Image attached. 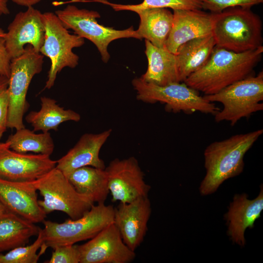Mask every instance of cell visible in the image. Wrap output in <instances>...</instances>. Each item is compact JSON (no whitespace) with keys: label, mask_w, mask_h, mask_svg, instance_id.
Segmentation results:
<instances>
[{"label":"cell","mask_w":263,"mask_h":263,"mask_svg":"<svg viewBox=\"0 0 263 263\" xmlns=\"http://www.w3.org/2000/svg\"><path fill=\"white\" fill-rule=\"evenodd\" d=\"M263 45L236 53L215 46L207 63L184 82L189 87L209 95L253 74L261 60Z\"/></svg>","instance_id":"6da1fadb"},{"label":"cell","mask_w":263,"mask_h":263,"mask_svg":"<svg viewBox=\"0 0 263 263\" xmlns=\"http://www.w3.org/2000/svg\"><path fill=\"white\" fill-rule=\"evenodd\" d=\"M263 133V130L259 129L235 134L206 147L204 153L206 174L199 188L202 195L215 192L225 180L243 171L244 155Z\"/></svg>","instance_id":"7a4b0ae2"},{"label":"cell","mask_w":263,"mask_h":263,"mask_svg":"<svg viewBox=\"0 0 263 263\" xmlns=\"http://www.w3.org/2000/svg\"><path fill=\"white\" fill-rule=\"evenodd\" d=\"M263 25L251 8L235 7L213 14L212 35L217 46L236 53L262 46Z\"/></svg>","instance_id":"3957f363"},{"label":"cell","mask_w":263,"mask_h":263,"mask_svg":"<svg viewBox=\"0 0 263 263\" xmlns=\"http://www.w3.org/2000/svg\"><path fill=\"white\" fill-rule=\"evenodd\" d=\"M203 97L210 102L223 105L215 115L217 122H229L231 126L243 118L263 110V72L252 75L225 87L219 92Z\"/></svg>","instance_id":"277c9868"},{"label":"cell","mask_w":263,"mask_h":263,"mask_svg":"<svg viewBox=\"0 0 263 263\" xmlns=\"http://www.w3.org/2000/svg\"><path fill=\"white\" fill-rule=\"evenodd\" d=\"M114 208L105 203L93 205L81 217L62 223L44 221V244L42 247L54 249L57 246L75 244L91 239L113 223Z\"/></svg>","instance_id":"5b68a950"},{"label":"cell","mask_w":263,"mask_h":263,"mask_svg":"<svg viewBox=\"0 0 263 263\" xmlns=\"http://www.w3.org/2000/svg\"><path fill=\"white\" fill-rule=\"evenodd\" d=\"M132 84L138 100L150 103H164L167 111L186 114L200 112L214 115L220 110L214 103L206 100L200 95L198 91L184 82L160 86L136 77L132 80Z\"/></svg>","instance_id":"8992f818"},{"label":"cell","mask_w":263,"mask_h":263,"mask_svg":"<svg viewBox=\"0 0 263 263\" xmlns=\"http://www.w3.org/2000/svg\"><path fill=\"white\" fill-rule=\"evenodd\" d=\"M43 17L45 35L39 53L51 61L44 87L50 89L63 69L74 68L78 65L79 56L73 50L82 46L85 41L83 38L70 34L55 13L46 12L43 13Z\"/></svg>","instance_id":"52a82bcc"},{"label":"cell","mask_w":263,"mask_h":263,"mask_svg":"<svg viewBox=\"0 0 263 263\" xmlns=\"http://www.w3.org/2000/svg\"><path fill=\"white\" fill-rule=\"evenodd\" d=\"M34 183L43 198L42 200H38V203L46 214L60 211L75 220L94 205L93 199L77 192L64 173L56 167Z\"/></svg>","instance_id":"ba28073f"},{"label":"cell","mask_w":263,"mask_h":263,"mask_svg":"<svg viewBox=\"0 0 263 263\" xmlns=\"http://www.w3.org/2000/svg\"><path fill=\"white\" fill-rule=\"evenodd\" d=\"M44 56L27 45L24 53L11 60L7 90L9 104L7 128L16 130L25 128L23 118L29 107L26 100L28 90L34 76L39 74Z\"/></svg>","instance_id":"9c48e42d"},{"label":"cell","mask_w":263,"mask_h":263,"mask_svg":"<svg viewBox=\"0 0 263 263\" xmlns=\"http://www.w3.org/2000/svg\"><path fill=\"white\" fill-rule=\"evenodd\" d=\"M55 13L67 29L72 30L75 35L93 43L105 63L110 58L108 47L112 41L122 38L141 39L132 26L120 30L99 24L97 19L100 18V15L96 11L80 9L75 5H68Z\"/></svg>","instance_id":"30bf717a"},{"label":"cell","mask_w":263,"mask_h":263,"mask_svg":"<svg viewBox=\"0 0 263 263\" xmlns=\"http://www.w3.org/2000/svg\"><path fill=\"white\" fill-rule=\"evenodd\" d=\"M112 201L129 203L147 197L150 186L144 180V173L134 157L115 158L105 167Z\"/></svg>","instance_id":"8fae6325"},{"label":"cell","mask_w":263,"mask_h":263,"mask_svg":"<svg viewBox=\"0 0 263 263\" xmlns=\"http://www.w3.org/2000/svg\"><path fill=\"white\" fill-rule=\"evenodd\" d=\"M44 35L43 13L39 10L30 6L25 11L18 13L3 37L11 60L21 55L27 45L39 53Z\"/></svg>","instance_id":"7c38bea8"},{"label":"cell","mask_w":263,"mask_h":263,"mask_svg":"<svg viewBox=\"0 0 263 263\" xmlns=\"http://www.w3.org/2000/svg\"><path fill=\"white\" fill-rule=\"evenodd\" d=\"M50 155L20 153L8 144L0 142V179L16 182H31L42 177L56 167Z\"/></svg>","instance_id":"4fadbf2b"},{"label":"cell","mask_w":263,"mask_h":263,"mask_svg":"<svg viewBox=\"0 0 263 263\" xmlns=\"http://www.w3.org/2000/svg\"><path fill=\"white\" fill-rule=\"evenodd\" d=\"M77 247L79 263H129L136 257L135 251L124 243L113 223Z\"/></svg>","instance_id":"5bb4252c"},{"label":"cell","mask_w":263,"mask_h":263,"mask_svg":"<svg viewBox=\"0 0 263 263\" xmlns=\"http://www.w3.org/2000/svg\"><path fill=\"white\" fill-rule=\"evenodd\" d=\"M151 212L148 196L129 203L120 202L114 208L113 223L124 243L132 251H135L144 239Z\"/></svg>","instance_id":"9a60e30c"},{"label":"cell","mask_w":263,"mask_h":263,"mask_svg":"<svg viewBox=\"0 0 263 263\" xmlns=\"http://www.w3.org/2000/svg\"><path fill=\"white\" fill-rule=\"evenodd\" d=\"M34 181L0 179V202L7 211L35 224L43 222L47 214L38 203Z\"/></svg>","instance_id":"2e32d148"},{"label":"cell","mask_w":263,"mask_h":263,"mask_svg":"<svg viewBox=\"0 0 263 263\" xmlns=\"http://www.w3.org/2000/svg\"><path fill=\"white\" fill-rule=\"evenodd\" d=\"M173 11L172 26L166 44L170 52L176 55L185 42L212 34V13L202 9Z\"/></svg>","instance_id":"e0dca14e"},{"label":"cell","mask_w":263,"mask_h":263,"mask_svg":"<svg viewBox=\"0 0 263 263\" xmlns=\"http://www.w3.org/2000/svg\"><path fill=\"white\" fill-rule=\"evenodd\" d=\"M111 132L112 130L109 129L99 133L82 135L76 144L56 161V167L65 176L85 166L105 169V163L99 157V152Z\"/></svg>","instance_id":"ac0fdd59"},{"label":"cell","mask_w":263,"mask_h":263,"mask_svg":"<svg viewBox=\"0 0 263 263\" xmlns=\"http://www.w3.org/2000/svg\"><path fill=\"white\" fill-rule=\"evenodd\" d=\"M263 209V187L254 199H248L245 193L236 194L228 207L225 218L228 225V234L234 243L241 246L245 243L244 232L254 227L255 221L260 217Z\"/></svg>","instance_id":"d6986e66"},{"label":"cell","mask_w":263,"mask_h":263,"mask_svg":"<svg viewBox=\"0 0 263 263\" xmlns=\"http://www.w3.org/2000/svg\"><path fill=\"white\" fill-rule=\"evenodd\" d=\"M145 47L148 65L146 72L140 77L143 81L160 86L181 82L175 54L166 48L156 47L146 39Z\"/></svg>","instance_id":"ffe728a7"},{"label":"cell","mask_w":263,"mask_h":263,"mask_svg":"<svg viewBox=\"0 0 263 263\" xmlns=\"http://www.w3.org/2000/svg\"><path fill=\"white\" fill-rule=\"evenodd\" d=\"M134 12L140 18L136 31L141 39L145 38L156 47L166 48L172 26L173 13L165 8L140 9Z\"/></svg>","instance_id":"44dd1931"},{"label":"cell","mask_w":263,"mask_h":263,"mask_svg":"<svg viewBox=\"0 0 263 263\" xmlns=\"http://www.w3.org/2000/svg\"><path fill=\"white\" fill-rule=\"evenodd\" d=\"M215 46L211 34L191 39L180 46L176 56L181 82L207 63Z\"/></svg>","instance_id":"7402d4cb"},{"label":"cell","mask_w":263,"mask_h":263,"mask_svg":"<svg viewBox=\"0 0 263 263\" xmlns=\"http://www.w3.org/2000/svg\"><path fill=\"white\" fill-rule=\"evenodd\" d=\"M39 228L13 213L0 214V252L25 245L32 237L38 235Z\"/></svg>","instance_id":"603a6c76"},{"label":"cell","mask_w":263,"mask_h":263,"mask_svg":"<svg viewBox=\"0 0 263 263\" xmlns=\"http://www.w3.org/2000/svg\"><path fill=\"white\" fill-rule=\"evenodd\" d=\"M66 176L77 192L89 196L94 203H105L110 192L105 169L85 166Z\"/></svg>","instance_id":"cb8c5ba5"},{"label":"cell","mask_w":263,"mask_h":263,"mask_svg":"<svg viewBox=\"0 0 263 263\" xmlns=\"http://www.w3.org/2000/svg\"><path fill=\"white\" fill-rule=\"evenodd\" d=\"M40 110L31 111L25 117L26 122L31 124L34 132L41 131L45 132L52 130L56 131L59 125L64 122H78L80 120L79 113L60 107L54 99L42 96L40 97Z\"/></svg>","instance_id":"d4e9b609"},{"label":"cell","mask_w":263,"mask_h":263,"mask_svg":"<svg viewBox=\"0 0 263 263\" xmlns=\"http://www.w3.org/2000/svg\"><path fill=\"white\" fill-rule=\"evenodd\" d=\"M6 142L11 150L23 153L33 152L50 156L55 147L49 132L37 134L25 128L16 130Z\"/></svg>","instance_id":"484cf974"},{"label":"cell","mask_w":263,"mask_h":263,"mask_svg":"<svg viewBox=\"0 0 263 263\" xmlns=\"http://www.w3.org/2000/svg\"><path fill=\"white\" fill-rule=\"evenodd\" d=\"M96 1L110 5L116 11H131L151 8H165L175 10L202 9L201 0H143L137 4H121L112 3L105 0Z\"/></svg>","instance_id":"4316f807"},{"label":"cell","mask_w":263,"mask_h":263,"mask_svg":"<svg viewBox=\"0 0 263 263\" xmlns=\"http://www.w3.org/2000/svg\"><path fill=\"white\" fill-rule=\"evenodd\" d=\"M44 242L43 229L39 228L35 241L29 245L13 248L6 254H0V263H37L41 254L37 253Z\"/></svg>","instance_id":"83f0119b"},{"label":"cell","mask_w":263,"mask_h":263,"mask_svg":"<svg viewBox=\"0 0 263 263\" xmlns=\"http://www.w3.org/2000/svg\"><path fill=\"white\" fill-rule=\"evenodd\" d=\"M202 9L212 14L219 13L226 9L241 7L251 8L263 2V0H201Z\"/></svg>","instance_id":"f1b7e54d"},{"label":"cell","mask_w":263,"mask_h":263,"mask_svg":"<svg viewBox=\"0 0 263 263\" xmlns=\"http://www.w3.org/2000/svg\"><path fill=\"white\" fill-rule=\"evenodd\" d=\"M48 263H79L80 255L77 245L57 246Z\"/></svg>","instance_id":"f546056e"},{"label":"cell","mask_w":263,"mask_h":263,"mask_svg":"<svg viewBox=\"0 0 263 263\" xmlns=\"http://www.w3.org/2000/svg\"><path fill=\"white\" fill-rule=\"evenodd\" d=\"M9 97L7 88L0 90V139L7 128Z\"/></svg>","instance_id":"4dcf8cb0"},{"label":"cell","mask_w":263,"mask_h":263,"mask_svg":"<svg viewBox=\"0 0 263 263\" xmlns=\"http://www.w3.org/2000/svg\"><path fill=\"white\" fill-rule=\"evenodd\" d=\"M11 59L5 45L4 38L0 37V75L9 78Z\"/></svg>","instance_id":"1f68e13d"},{"label":"cell","mask_w":263,"mask_h":263,"mask_svg":"<svg viewBox=\"0 0 263 263\" xmlns=\"http://www.w3.org/2000/svg\"><path fill=\"white\" fill-rule=\"evenodd\" d=\"M15 4L23 6L28 7L30 6H33L37 3L40 2L41 0H11Z\"/></svg>","instance_id":"d6a6232c"},{"label":"cell","mask_w":263,"mask_h":263,"mask_svg":"<svg viewBox=\"0 0 263 263\" xmlns=\"http://www.w3.org/2000/svg\"><path fill=\"white\" fill-rule=\"evenodd\" d=\"M8 6V0H0V15H7L10 14Z\"/></svg>","instance_id":"836d02e7"},{"label":"cell","mask_w":263,"mask_h":263,"mask_svg":"<svg viewBox=\"0 0 263 263\" xmlns=\"http://www.w3.org/2000/svg\"><path fill=\"white\" fill-rule=\"evenodd\" d=\"M9 78L0 75V90L7 88L8 86Z\"/></svg>","instance_id":"e575fe53"},{"label":"cell","mask_w":263,"mask_h":263,"mask_svg":"<svg viewBox=\"0 0 263 263\" xmlns=\"http://www.w3.org/2000/svg\"><path fill=\"white\" fill-rule=\"evenodd\" d=\"M7 210L0 202V214L7 212Z\"/></svg>","instance_id":"d590c367"},{"label":"cell","mask_w":263,"mask_h":263,"mask_svg":"<svg viewBox=\"0 0 263 263\" xmlns=\"http://www.w3.org/2000/svg\"><path fill=\"white\" fill-rule=\"evenodd\" d=\"M5 32L1 28H0V37L3 38L5 36Z\"/></svg>","instance_id":"8d00e7d4"}]
</instances>
